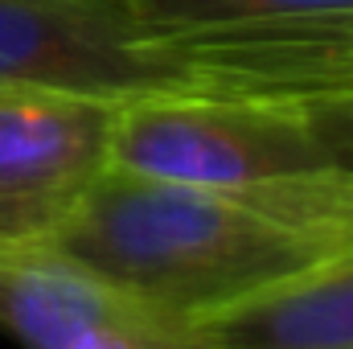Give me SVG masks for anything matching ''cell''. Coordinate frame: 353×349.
<instances>
[{"instance_id": "cell-1", "label": "cell", "mask_w": 353, "mask_h": 349, "mask_svg": "<svg viewBox=\"0 0 353 349\" xmlns=\"http://www.w3.org/2000/svg\"><path fill=\"white\" fill-rule=\"evenodd\" d=\"M58 259L173 329L353 251V239L296 226L230 193L107 165L62 230Z\"/></svg>"}, {"instance_id": "cell-2", "label": "cell", "mask_w": 353, "mask_h": 349, "mask_svg": "<svg viewBox=\"0 0 353 349\" xmlns=\"http://www.w3.org/2000/svg\"><path fill=\"white\" fill-rule=\"evenodd\" d=\"M111 165L205 185L353 239V111L197 90L140 94L119 103Z\"/></svg>"}, {"instance_id": "cell-3", "label": "cell", "mask_w": 353, "mask_h": 349, "mask_svg": "<svg viewBox=\"0 0 353 349\" xmlns=\"http://www.w3.org/2000/svg\"><path fill=\"white\" fill-rule=\"evenodd\" d=\"M119 103L0 83V255L50 247L111 165Z\"/></svg>"}, {"instance_id": "cell-4", "label": "cell", "mask_w": 353, "mask_h": 349, "mask_svg": "<svg viewBox=\"0 0 353 349\" xmlns=\"http://www.w3.org/2000/svg\"><path fill=\"white\" fill-rule=\"evenodd\" d=\"M0 83L103 99L189 90L181 62L132 25L123 0H0Z\"/></svg>"}, {"instance_id": "cell-5", "label": "cell", "mask_w": 353, "mask_h": 349, "mask_svg": "<svg viewBox=\"0 0 353 349\" xmlns=\"http://www.w3.org/2000/svg\"><path fill=\"white\" fill-rule=\"evenodd\" d=\"M0 325L29 349H173L161 321L54 251L0 255Z\"/></svg>"}, {"instance_id": "cell-6", "label": "cell", "mask_w": 353, "mask_h": 349, "mask_svg": "<svg viewBox=\"0 0 353 349\" xmlns=\"http://www.w3.org/2000/svg\"><path fill=\"white\" fill-rule=\"evenodd\" d=\"M173 349H353V251L181 321Z\"/></svg>"}, {"instance_id": "cell-7", "label": "cell", "mask_w": 353, "mask_h": 349, "mask_svg": "<svg viewBox=\"0 0 353 349\" xmlns=\"http://www.w3.org/2000/svg\"><path fill=\"white\" fill-rule=\"evenodd\" d=\"M123 8L132 25L169 54L292 37L353 17V0H123Z\"/></svg>"}]
</instances>
